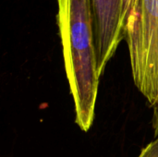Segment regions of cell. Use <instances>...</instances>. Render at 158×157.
Returning a JSON list of instances; mask_svg holds the SVG:
<instances>
[{"label":"cell","instance_id":"6da1fadb","mask_svg":"<svg viewBox=\"0 0 158 157\" xmlns=\"http://www.w3.org/2000/svg\"><path fill=\"white\" fill-rule=\"evenodd\" d=\"M65 70L75 105V122L88 131L94 122L99 73L90 0H56Z\"/></svg>","mask_w":158,"mask_h":157},{"label":"cell","instance_id":"7a4b0ae2","mask_svg":"<svg viewBox=\"0 0 158 157\" xmlns=\"http://www.w3.org/2000/svg\"><path fill=\"white\" fill-rule=\"evenodd\" d=\"M133 82L152 106L158 103V0H136L124 29Z\"/></svg>","mask_w":158,"mask_h":157},{"label":"cell","instance_id":"3957f363","mask_svg":"<svg viewBox=\"0 0 158 157\" xmlns=\"http://www.w3.org/2000/svg\"><path fill=\"white\" fill-rule=\"evenodd\" d=\"M99 76L124 39L123 0H90Z\"/></svg>","mask_w":158,"mask_h":157},{"label":"cell","instance_id":"277c9868","mask_svg":"<svg viewBox=\"0 0 158 157\" xmlns=\"http://www.w3.org/2000/svg\"><path fill=\"white\" fill-rule=\"evenodd\" d=\"M138 157H158V136L155 141L143 148Z\"/></svg>","mask_w":158,"mask_h":157},{"label":"cell","instance_id":"5b68a950","mask_svg":"<svg viewBox=\"0 0 158 157\" xmlns=\"http://www.w3.org/2000/svg\"><path fill=\"white\" fill-rule=\"evenodd\" d=\"M136 0H123V8H122V19H123V29H125L126 22L130 16V13L135 4Z\"/></svg>","mask_w":158,"mask_h":157},{"label":"cell","instance_id":"8992f818","mask_svg":"<svg viewBox=\"0 0 158 157\" xmlns=\"http://www.w3.org/2000/svg\"><path fill=\"white\" fill-rule=\"evenodd\" d=\"M154 117H153V128L155 130V135L158 136V103L154 106Z\"/></svg>","mask_w":158,"mask_h":157}]
</instances>
